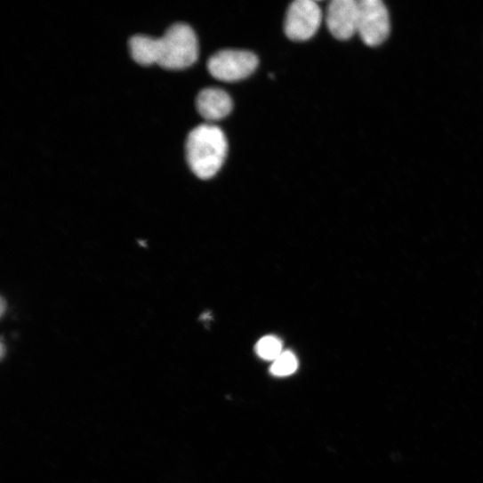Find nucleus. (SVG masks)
Instances as JSON below:
<instances>
[{
  "label": "nucleus",
  "mask_w": 483,
  "mask_h": 483,
  "mask_svg": "<svg viewBox=\"0 0 483 483\" xmlns=\"http://www.w3.org/2000/svg\"><path fill=\"white\" fill-rule=\"evenodd\" d=\"M130 52L141 66L158 65L166 69H184L194 65L199 56L195 31L186 24H176L163 37L135 36L129 42Z\"/></svg>",
  "instance_id": "obj_1"
},
{
  "label": "nucleus",
  "mask_w": 483,
  "mask_h": 483,
  "mask_svg": "<svg viewBox=\"0 0 483 483\" xmlns=\"http://www.w3.org/2000/svg\"><path fill=\"white\" fill-rule=\"evenodd\" d=\"M186 148L188 163L192 172L201 180H210L224 164L228 141L220 127L202 125L191 131Z\"/></svg>",
  "instance_id": "obj_2"
},
{
  "label": "nucleus",
  "mask_w": 483,
  "mask_h": 483,
  "mask_svg": "<svg viewBox=\"0 0 483 483\" xmlns=\"http://www.w3.org/2000/svg\"><path fill=\"white\" fill-rule=\"evenodd\" d=\"M358 34L370 47L382 44L390 33V13L381 0L358 2Z\"/></svg>",
  "instance_id": "obj_3"
},
{
  "label": "nucleus",
  "mask_w": 483,
  "mask_h": 483,
  "mask_svg": "<svg viewBox=\"0 0 483 483\" xmlns=\"http://www.w3.org/2000/svg\"><path fill=\"white\" fill-rule=\"evenodd\" d=\"M257 57L249 52L225 50L208 61L211 75L223 82H237L248 77L258 66Z\"/></svg>",
  "instance_id": "obj_4"
},
{
  "label": "nucleus",
  "mask_w": 483,
  "mask_h": 483,
  "mask_svg": "<svg viewBox=\"0 0 483 483\" xmlns=\"http://www.w3.org/2000/svg\"><path fill=\"white\" fill-rule=\"evenodd\" d=\"M321 20L322 14L317 3L313 0H297L288 8L285 33L292 41H307L316 34Z\"/></svg>",
  "instance_id": "obj_5"
},
{
  "label": "nucleus",
  "mask_w": 483,
  "mask_h": 483,
  "mask_svg": "<svg viewBox=\"0 0 483 483\" xmlns=\"http://www.w3.org/2000/svg\"><path fill=\"white\" fill-rule=\"evenodd\" d=\"M358 2L357 0H334L326 13V24L332 35L342 41L358 34Z\"/></svg>",
  "instance_id": "obj_6"
},
{
  "label": "nucleus",
  "mask_w": 483,
  "mask_h": 483,
  "mask_svg": "<svg viewBox=\"0 0 483 483\" xmlns=\"http://www.w3.org/2000/svg\"><path fill=\"white\" fill-rule=\"evenodd\" d=\"M199 114L208 121H216L227 117L232 110L230 96L223 90L207 88L203 90L197 99Z\"/></svg>",
  "instance_id": "obj_7"
},
{
  "label": "nucleus",
  "mask_w": 483,
  "mask_h": 483,
  "mask_svg": "<svg viewBox=\"0 0 483 483\" xmlns=\"http://www.w3.org/2000/svg\"><path fill=\"white\" fill-rule=\"evenodd\" d=\"M257 355L267 361H275L284 351L282 342L274 336L261 339L256 345Z\"/></svg>",
  "instance_id": "obj_8"
},
{
  "label": "nucleus",
  "mask_w": 483,
  "mask_h": 483,
  "mask_svg": "<svg viewBox=\"0 0 483 483\" xmlns=\"http://www.w3.org/2000/svg\"><path fill=\"white\" fill-rule=\"evenodd\" d=\"M298 368L296 357L290 351H284L270 367V373L276 377H286L295 373Z\"/></svg>",
  "instance_id": "obj_9"
}]
</instances>
